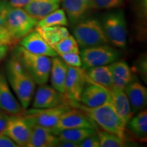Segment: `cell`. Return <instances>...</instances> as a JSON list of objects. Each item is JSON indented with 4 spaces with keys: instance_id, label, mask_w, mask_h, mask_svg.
Returning <instances> with one entry per match:
<instances>
[{
    "instance_id": "cell-25",
    "label": "cell",
    "mask_w": 147,
    "mask_h": 147,
    "mask_svg": "<svg viewBox=\"0 0 147 147\" xmlns=\"http://www.w3.org/2000/svg\"><path fill=\"white\" fill-rule=\"evenodd\" d=\"M35 29L40 33L42 38L51 47L69 35V31L64 26L36 27Z\"/></svg>"
},
{
    "instance_id": "cell-22",
    "label": "cell",
    "mask_w": 147,
    "mask_h": 147,
    "mask_svg": "<svg viewBox=\"0 0 147 147\" xmlns=\"http://www.w3.org/2000/svg\"><path fill=\"white\" fill-rule=\"evenodd\" d=\"M108 65L113 76L114 86L125 89L128 84L134 80L131 68L125 61H116Z\"/></svg>"
},
{
    "instance_id": "cell-18",
    "label": "cell",
    "mask_w": 147,
    "mask_h": 147,
    "mask_svg": "<svg viewBox=\"0 0 147 147\" xmlns=\"http://www.w3.org/2000/svg\"><path fill=\"white\" fill-rule=\"evenodd\" d=\"M59 142L57 136L52 129L33 125L27 147H54Z\"/></svg>"
},
{
    "instance_id": "cell-9",
    "label": "cell",
    "mask_w": 147,
    "mask_h": 147,
    "mask_svg": "<svg viewBox=\"0 0 147 147\" xmlns=\"http://www.w3.org/2000/svg\"><path fill=\"white\" fill-rule=\"evenodd\" d=\"M34 95L32 106L37 109H45L69 104V100L65 94L45 84H40Z\"/></svg>"
},
{
    "instance_id": "cell-8",
    "label": "cell",
    "mask_w": 147,
    "mask_h": 147,
    "mask_svg": "<svg viewBox=\"0 0 147 147\" xmlns=\"http://www.w3.org/2000/svg\"><path fill=\"white\" fill-rule=\"evenodd\" d=\"M71 108V106L69 104H65L45 109L35 108L34 110H29L28 115L24 116V117L32 126L33 125H37L53 129L57 125L63 114Z\"/></svg>"
},
{
    "instance_id": "cell-36",
    "label": "cell",
    "mask_w": 147,
    "mask_h": 147,
    "mask_svg": "<svg viewBox=\"0 0 147 147\" xmlns=\"http://www.w3.org/2000/svg\"><path fill=\"white\" fill-rule=\"evenodd\" d=\"M15 142L4 133L0 134V147H17Z\"/></svg>"
},
{
    "instance_id": "cell-4",
    "label": "cell",
    "mask_w": 147,
    "mask_h": 147,
    "mask_svg": "<svg viewBox=\"0 0 147 147\" xmlns=\"http://www.w3.org/2000/svg\"><path fill=\"white\" fill-rule=\"evenodd\" d=\"M74 37L82 49L108 45L101 22L96 18H83L74 26Z\"/></svg>"
},
{
    "instance_id": "cell-3",
    "label": "cell",
    "mask_w": 147,
    "mask_h": 147,
    "mask_svg": "<svg viewBox=\"0 0 147 147\" xmlns=\"http://www.w3.org/2000/svg\"><path fill=\"white\" fill-rule=\"evenodd\" d=\"M14 56L21 61L36 84H46L50 77L52 59L50 57L33 54L21 46L16 47Z\"/></svg>"
},
{
    "instance_id": "cell-40",
    "label": "cell",
    "mask_w": 147,
    "mask_h": 147,
    "mask_svg": "<svg viewBox=\"0 0 147 147\" xmlns=\"http://www.w3.org/2000/svg\"><path fill=\"white\" fill-rule=\"evenodd\" d=\"M56 146L60 147H78V144L76 143L70 142V141L64 140H59Z\"/></svg>"
},
{
    "instance_id": "cell-21",
    "label": "cell",
    "mask_w": 147,
    "mask_h": 147,
    "mask_svg": "<svg viewBox=\"0 0 147 147\" xmlns=\"http://www.w3.org/2000/svg\"><path fill=\"white\" fill-rule=\"evenodd\" d=\"M68 65L57 56L52 58L50 71L52 87L61 93H65V80L67 74Z\"/></svg>"
},
{
    "instance_id": "cell-42",
    "label": "cell",
    "mask_w": 147,
    "mask_h": 147,
    "mask_svg": "<svg viewBox=\"0 0 147 147\" xmlns=\"http://www.w3.org/2000/svg\"><path fill=\"white\" fill-rule=\"evenodd\" d=\"M0 1H1V0H0Z\"/></svg>"
},
{
    "instance_id": "cell-11",
    "label": "cell",
    "mask_w": 147,
    "mask_h": 147,
    "mask_svg": "<svg viewBox=\"0 0 147 147\" xmlns=\"http://www.w3.org/2000/svg\"><path fill=\"white\" fill-rule=\"evenodd\" d=\"M32 125L24 117H10L3 133L10 138L18 146H27Z\"/></svg>"
},
{
    "instance_id": "cell-30",
    "label": "cell",
    "mask_w": 147,
    "mask_h": 147,
    "mask_svg": "<svg viewBox=\"0 0 147 147\" xmlns=\"http://www.w3.org/2000/svg\"><path fill=\"white\" fill-rule=\"evenodd\" d=\"M135 11L138 20L139 34L141 29L144 34V31H146L144 25L146 24L147 16V0H136L135 3Z\"/></svg>"
},
{
    "instance_id": "cell-41",
    "label": "cell",
    "mask_w": 147,
    "mask_h": 147,
    "mask_svg": "<svg viewBox=\"0 0 147 147\" xmlns=\"http://www.w3.org/2000/svg\"><path fill=\"white\" fill-rule=\"evenodd\" d=\"M10 46L7 45H0V61L3 60L8 54Z\"/></svg>"
},
{
    "instance_id": "cell-24",
    "label": "cell",
    "mask_w": 147,
    "mask_h": 147,
    "mask_svg": "<svg viewBox=\"0 0 147 147\" xmlns=\"http://www.w3.org/2000/svg\"><path fill=\"white\" fill-rule=\"evenodd\" d=\"M129 130L140 140H146L147 136V111L142 110L133 116L127 124Z\"/></svg>"
},
{
    "instance_id": "cell-10",
    "label": "cell",
    "mask_w": 147,
    "mask_h": 147,
    "mask_svg": "<svg viewBox=\"0 0 147 147\" xmlns=\"http://www.w3.org/2000/svg\"><path fill=\"white\" fill-rule=\"evenodd\" d=\"M87 83V74L84 69L68 65L64 94L69 101L80 102L82 91Z\"/></svg>"
},
{
    "instance_id": "cell-27",
    "label": "cell",
    "mask_w": 147,
    "mask_h": 147,
    "mask_svg": "<svg viewBox=\"0 0 147 147\" xmlns=\"http://www.w3.org/2000/svg\"><path fill=\"white\" fill-rule=\"evenodd\" d=\"M68 19L63 9H57L55 11L38 21L36 27L51 26H66Z\"/></svg>"
},
{
    "instance_id": "cell-39",
    "label": "cell",
    "mask_w": 147,
    "mask_h": 147,
    "mask_svg": "<svg viewBox=\"0 0 147 147\" xmlns=\"http://www.w3.org/2000/svg\"><path fill=\"white\" fill-rule=\"evenodd\" d=\"M32 0H9L8 3L12 8H23Z\"/></svg>"
},
{
    "instance_id": "cell-12",
    "label": "cell",
    "mask_w": 147,
    "mask_h": 147,
    "mask_svg": "<svg viewBox=\"0 0 147 147\" xmlns=\"http://www.w3.org/2000/svg\"><path fill=\"white\" fill-rule=\"evenodd\" d=\"M95 125L87 115L80 110L69 109L61 117L59 121L52 131L57 136L60 131L63 129L75 128L95 129Z\"/></svg>"
},
{
    "instance_id": "cell-13",
    "label": "cell",
    "mask_w": 147,
    "mask_h": 147,
    "mask_svg": "<svg viewBox=\"0 0 147 147\" xmlns=\"http://www.w3.org/2000/svg\"><path fill=\"white\" fill-rule=\"evenodd\" d=\"M21 46L33 54L54 57L57 56L55 49L42 38L36 29L21 40Z\"/></svg>"
},
{
    "instance_id": "cell-37",
    "label": "cell",
    "mask_w": 147,
    "mask_h": 147,
    "mask_svg": "<svg viewBox=\"0 0 147 147\" xmlns=\"http://www.w3.org/2000/svg\"><path fill=\"white\" fill-rule=\"evenodd\" d=\"M147 61H146V57H142L139 60L138 63L137 69L138 70V72L142 74L143 78L146 79V74H147Z\"/></svg>"
},
{
    "instance_id": "cell-19",
    "label": "cell",
    "mask_w": 147,
    "mask_h": 147,
    "mask_svg": "<svg viewBox=\"0 0 147 147\" xmlns=\"http://www.w3.org/2000/svg\"><path fill=\"white\" fill-rule=\"evenodd\" d=\"M124 90L134 114L144 109L147 103V89L144 85L133 80Z\"/></svg>"
},
{
    "instance_id": "cell-5",
    "label": "cell",
    "mask_w": 147,
    "mask_h": 147,
    "mask_svg": "<svg viewBox=\"0 0 147 147\" xmlns=\"http://www.w3.org/2000/svg\"><path fill=\"white\" fill-rule=\"evenodd\" d=\"M100 22L109 43L119 49H125L127 42V27L123 11L117 10L108 12Z\"/></svg>"
},
{
    "instance_id": "cell-38",
    "label": "cell",
    "mask_w": 147,
    "mask_h": 147,
    "mask_svg": "<svg viewBox=\"0 0 147 147\" xmlns=\"http://www.w3.org/2000/svg\"><path fill=\"white\" fill-rule=\"evenodd\" d=\"M9 114L0 109V134L3 133L10 119Z\"/></svg>"
},
{
    "instance_id": "cell-35",
    "label": "cell",
    "mask_w": 147,
    "mask_h": 147,
    "mask_svg": "<svg viewBox=\"0 0 147 147\" xmlns=\"http://www.w3.org/2000/svg\"><path fill=\"white\" fill-rule=\"evenodd\" d=\"M16 42L12 40L7 31L3 27H1L0 28V45H7L11 47Z\"/></svg>"
},
{
    "instance_id": "cell-33",
    "label": "cell",
    "mask_w": 147,
    "mask_h": 147,
    "mask_svg": "<svg viewBox=\"0 0 147 147\" xmlns=\"http://www.w3.org/2000/svg\"><path fill=\"white\" fill-rule=\"evenodd\" d=\"M11 6L7 0L0 1V28L4 25L7 14Z\"/></svg>"
},
{
    "instance_id": "cell-34",
    "label": "cell",
    "mask_w": 147,
    "mask_h": 147,
    "mask_svg": "<svg viewBox=\"0 0 147 147\" xmlns=\"http://www.w3.org/2000/svg\"><path fill=\"white\" fill-rule=\"evenodd\" d=\"M78 147H100V141L97 134L86 138L81 142L79 143Z\"/></svg>"
},
{
    "instance_id": "cell-26",
    "label": "cell",
    "mask_w": 147,
    "mask_h": 147,
    "mask_svg": "<svg viewBox=\"0 0 147 147\" xmlns=\"http://www.w3.org/2000/svg\"><path fill=\"white\" fill-rule=\"evenodd\" d=\"M95 134H96L95 129L75 128L61 130L57 134V137L59 140L70 141L79 144L86 138Z\"/></svg>"
},
{
    "instance_id": "cell-7",
    "label": "cell",
    "mask_w": 147,
    "mask_h": 147,
    "mask_svg": "<svg viewBox=\"0 0 147 147\" xmlns=\"http://www.w3.org/2000/svg\"><path fill=\"white\" fill-rule=\"evenodd\" d=\"M82 68L87 69L97 66L108 65L117 61L119 51L108 45L82 49L80 53Z\"/></svg>"
},
{
    "instance_id": "cell-32",
    "label": "cell",
    "mask_w": 147,
    "mask_h": 147,
    "mask_svg": "<svg viewBox=\"0 0 147 147\" xmlns=\"http://www.w3.org/2000/svg\"><path fill=\"white\" fill-rule=\"evenodd\" d=\"M57 55L69 66L72 67H82V59L80 53H59Z\"/></svg>"
},
{
    "instance_id": "cell-31",
    "label": "cell",
    "mask_w": 147,
    "mask_h": 147,
    "mask_svg": "<svg viewBox=\"0 0 147 147\" xmlns=\"http://www.w3.org/2000/svg\"><path fill=\"white\" fill-rule=\"evenodd\" d=\"M124 5V0H91L92 10H111Z\"/></svg>"
},
{
    "instance_id": "cell-15",
    "label": "cell",
    "mask_w": 147,
    "mask_h": 147,
    "mask_svg": "<svg viewBox=\"0 0 147 147\" xmlns=\"http://www.w3.org/2000/svg\"><path fill=\"white\" fill-rule=\"evenodd\" d=\"M110 102L117 113L127 124L128 121L134 116L131 106L124 89L113 86L109 89Z\"/></svg>"
},
{
    "instance_id": "cell-28",
    "label": "cell",
    "mask_w": 147,
    "mask_h": 147,
    "mask_svg": "<svg viewBox=\"0 0 147 147\" xmlns=\"http://www.w3.org/2000/svg\"><path fill=\"white\" fill-rule=\"evenodd\" d=\"M95 131H97V136L98 137L101 147H122L125 146V141L115 134L100 130L95 126Z\"/></svg>"
},
{
    "instance_id": "cell-17",
    "label": "cell",
    "mask_w": 147,
    "mask_h": 147,
    "mask_svg": "<svg viewBox=\"0 0 147 147\" xmlns=\"http://www.w3.org/2000/svg\"><path fill=\"white\" fill-rule=\"evenodd\" d=\"M0 109L9 115H18L22 113V108L14 97L5 77L0 74Z\"/></svg>"
},
{
    "instance_id": "cell-2",
    "label": "cell",
    "mask_w": 147,
    "mask_h": 147,
    "mask_svg": "<svg viewBox=\"0 0 147 147\" xmlns=\"http://www.w3.org/2000/svg\"><path fill=\"white\" fill-rule=\"evenodd\" d=\"M6 73L9 83L22 108L26 109L33 100L36 82L15 56L7 63Z\"/></svg>"
},
{
    "instance_id": "cell-23",
    "label": "cell",
    "mask_w": 147,
    "mask_h": 147,
    "mask_svg": "<svg viewBox=\"0 0 147 147\" xmlns=\"http://www.w3.org/2000/svg\"><path fill=\"white\" fill-rule=\"evenodd\" d=\"M84 71L87 82H93L108 89L114 86L113 76L108 65L91 67Z\"/></svg>"
},
{
    "instance_id": "cell-20",
    "label": "cell",
    "mask_w": 147,
    "mask_h": 147,
    "mask_svg": "<svg viewBox=\"0 0 147 147\" xmlns=\"http://www.w3.org/2000/svg\"><path fill=\"white\" fill-rule=\"evenodd\" d=\"M61 1V0H32L23 8L27 13L39 21L59 8Z\"/></svg>"
},
{
    "instance_id": "cell-16",
    "label": "cell",
    "mask_w": 147,
    "mask_h": 147,
    "mask_svg": "<svg viewBox=\"0 0 147 147\" xmlns=\"http://www.w3.org/2000/svg\"><path fill=\"white\" fill-rule=\"evenodd\" d=\"M61 2L67 19L73 26L92 10L91 0H61Z\"/></svg>"
},
{
    "instance_id": "cell-14",
    "label": "cell",
    "mask_w": 147,
    "mask_h": 147,
    "mask_svg": "<svg viewBox=\"0 0 147 147\" xmlns=\"http://www.w3.org/2000/svg\"><path fill=\"white\" fill-rule=\"evenodd\" d=\"M110 100L109 89L95 84L87 82L80 97V102L88 107H97Z\"/></svg>"
},
{
    "instance_id": "cell-29",
    "label": "cell",
    "mask_w": 147,
    "mask_h": 147,
    "mask_svg": "<svg viewBox=\"0 0 147 147\" xmlns=\"http://www.w3.org/2000/svg\"><path fill=\"white\" fill-rule=\"evenodd\" d=\"M57 53H80L79 46L77 43L74 37L69 35L63 39L55 44L52 47Z\"/></svg>"
},
{
    "instance_id": "cell-6",
    "label": "cell",
    "mask_w": 147,
    "mask_h": 147,
    "mask_svg": "<svg viewBox=\"0 0 147 147\" xmlns=\"http://www.w3.org/2000/svg\"><path fill=\"white\" fill-rule=\"evenodd\" d=\"M38 20L22 8L11 7L3 27L14 42L21 40L36 28Z\"/></svg>"
},
{
    "instance_id": "cell-1",
    "label": "cell",
    "mask_w": 147,
    "mask_h": 147,
    "mask_svg": "<svg viewBox=\"0 0 147 147\" xmlns=\"http://www.w3.org/2000/svg\"><path fill=\"white\" fill-rule=\"evenodd\" d=\"M71 107L82 111L102 130L115 134L125 141L127 124L121 118L110 101L97 107H88L80 102L69 101Z\"/></svg>"
}]
</instances>
